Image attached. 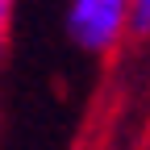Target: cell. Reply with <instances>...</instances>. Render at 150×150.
Here are the masks:
<instances>
[{"label": "cell", "instance_id": "6da1fadb", "mask_svg": "<svg viewBox=\"0 0 150 150\" xmlns=\"http://www.w3.org/2000/svg\"><path fill=\"white\" fill-rule=\"evenodd\" d=\"M129 29V0H67V33L100 54Z\"/></svg>", "mask_w": 150, "mask_h": 150}, {"label": "cell", "instance_id": "3957f363", "mask_svg": "<svg viewBox=\"0 0 150 150\" xmlns=\"http://www.w3.org/2000/svg\"><path fill=\"white\" fill-rule=\"evenodd\" d=\"M8 21H13V0H0V50H4V38H8Z\"/></svg>", "mask_w": 150, "mask_h": 150}, {"label": "cell", "instance_id": "7a4b0ae2", "mask_svg": "<svg viewBox=\"0 0 150 150\" xmlns=\"http://www.w3.org/2000/svg\"><path fill=\"white\" fill-rule=\"evenodd\" d=\"M129 29L150 33V0H129Z\"/></svg>", "mask_w": 150, "mask_h": 150}]
</instances>
